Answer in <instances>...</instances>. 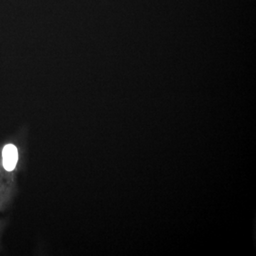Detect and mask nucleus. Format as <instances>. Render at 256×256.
Instances as JSON below:
<instances>
[{
	"label": "nucleus",
	"instance_id": "f257e3e1",
	"mask_svg": "<svg viewBox=\"0 0 256 256\" xmlns=\"http://www.w3.org/2000/svg\"><path fill=\"white\" fill-rule=\"evenodd\" d=\"M18 150L12 144H6L3 148V166L6 171H13L18 164Z\"/></svg>",
	"mask_w": 256,
	"mask_h": 256
}]
</instances>
